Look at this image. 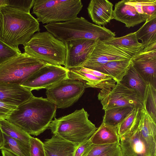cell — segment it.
<instances>
[{
  "label": "cell",
  "mask_w": 156,
  "mask_h": 156,
  "mask_svg": "<svg viewBox=\"0 0 156 156\" xmlns=\"http://www.w3.org/2000/svg\"><path fill=\"white\" fill-rule=\"evenodd\" d=\"M47 63L25 52L0 64V82L21 85Z\"/></svg>",
  "instance_id": "cell-7"
},
{
  "label": "cell",
  "mask_w": 156,
  "mask_h": 156,
  "mask_svg": "<svg viewBox=\"0 0 156 156\" xmlns=\"http://www.w3.org/2000/svg\"><path fill=\"white\" fill-rule=\"evenodd\" d=\"M30 156H46L43 142L39 139L31 137L30 140Z\"/></svg>",
  "instance_id": "cell-33"
},
{
  "label": "cell",
  "mask_w": 156,
  "mask_h": 156,
  "mask_svg": "<svg viewBox=\"0 0 156 156\" xmlns=\"http://www.w3.org/2000/svg\"><path fill=\"white\" fill-rule=\"evenodd\" d=\"M17 106L0 102V120L7 119Z\"/></svg>",
  "instance_id": "cell-36"
},
{
  "label": "cell",
  "mask_w": 156,
  "mask_h": 156,
  "mask_svg": "<svg viewBox=\"0 0 156 156\" xmlns=\"http://www.w3.org/2000/svg\"><path fill=\"white\" fill-rule=\"evenodd\" d=\"M86 88L82 82L68 78L46 88V98L57 108H65L77 101Z\"/></svg>",
  "instance_id": "cell-10"
},
{
  "label": "cell",
  "mask_w": 156,
  "mask_h": 156,
  "mask_svg": "<svg viewBox=\"0 0 156 156\" xmlns=\"http://www.w3.org/2000/svg\"><path fill=\"white\" fill-rule=\"evenodd\" d=\"M118 145L119 144H92L87 156H98Z\"/></svg>",
  "instance_id": "cell-34"
},
{
  "label": "cell",
  "mask_w": 156,
  "mask_h": 156,
  "mask_svg": "<svg viewBox=\"0 0 156 156\" xmlns=\"http://www.w3.org/2000/svg\"><path fill=\"white\" fill-rule=\"evenodd\" d=\"M156 88L148 83L146 91L144 108L156 122Z\"/></svg>",
  "instance_id": "cell-30"
},
{
  "label": "cell",
  "mask_w": 156,
  "mask_h": 156,
  "mask_svg": "<svg viewBox=\"0 0 156 156\" xmlns=\"http://www.w3.org/2000/svg\"><path fill=\"white\" fill-rule=\"evenodd\" d=\"M1 153L2 156H18L13 153L4 149H2Z\"/></svg>",
  "instance_id": "cell-38"
},
{
  "label": "cell",
  "mask_w": 156,
  "mask_h": 156,
  "mask_svg": "<svg viewBox=\"0 0 156 156\" xmlns=\"http://www.w3.org/2000/svg\"><path fill=\"white\" fill-rule=\"evenodd\" d=\"M98 98L104 111L125 106L144 108V102L140 98L133 90L120 82L116 83L112 87L101 90Z\"/></svg>",
  "instance_id": "cell-11"
},
{
  "label": "cell",
  "mask_w": 156,
  "mask_h": 156,
  "mask_svg": "<svg viewBox=\"0 0 156 156\" xmlns=\"http://www.w3.org/2000/svg\"><path fill=\"white\" fill-rule=\"evenodd\" d=\"M19 48L10 46L0 39V64L20 55Z\"/></svg>",
  "instance_id": "cell-31"
},
{
  "label": "cell",
  "mask_w": 156,
  "mask_h": 156,
  "mask_svg": "<svg viewBox=\"0 0 156 156\" xmlns=\"http://www.w3.org/2000/svg\"><path fill=\"white\" fill-rule=\"evenodd\" d=\"M139 108H134L118 125L116 130L119 138L135 130L138 127L141 114Z\"/></svg>",
  "instance_id": "cell-25"
},
{
  "label": "cell",
  "mask_w": 156,
  "mask_h": 156,
  "mask_svg": "<svg viewBox=\"0 0 156 156\" xmlns=\"http://www.w3.org/2000/svg\"><path fill=\"white\" fill-rule=\"evenodd\" d=\"M0 129L2 133L13 138L30 144L31 136L21 128L7 119L0 120Z\"/></svg>",
  "instance_id": "cell-27"
},
{
  "label": "cell",
  "mask_w": 156,
  "mask_h": 156,
  "mask_svg": "<svg viewBox=\"0 0 156 156\" xmlns=\"http://www.w3.org/2000/svg\"><path fill=\"white\" fill-rule=\"evenodd\" d=\"M56 109L46 98L34 96L17 106L7 120L30 135L37 136L48 128Z\"/></svg>",
  "instance_id": "cell-1"
},
{
  "label": "cell",
  "mask_w": 156,
  "mask_h": 156,
  "mask_svg": "<svg viewBox=\"0 0 156 156\" xmlns=\"http://www.w3.org/2000/svg\"><path fill=\"white\" fill-rule=\"evenodd\" d=\"M24 52L46 62L64 66L66 49L65 43L47 31L35 34L24 46Z\"/></svg>",
  "instance_id": "cell-5"
},
{
  "label": "cell",
  "mask_w": 156,
  "mask_h": 156,
  "mask_svg": "<svg viewBox=\"0 0 156 156\" xmlns=\"http://www.w3.org/2000/svg\"><path fill=\"white\" fill-rule=\"evenodd\" d=\"M43 144L46 156H73L77 145L55 135Z\"/></svg>",
  "instance_id": "cell-20"
},
{
  "label": "cell",
  "mask_w": 156,
  "mask_h": 156,
  "mask_svg": "<svg viewBox=\"0 0 156 156\" xmlns=\"http://www.w3.org/2000/svg\"><path fill=\"white\" fill-rule=\"evenodd\" d=\"M69 69L61 66L47 63L30 76L21 86L31 91L46 89L63 79L69 78Z\"/></svg>",
  "instance_id": "cell-12"
},
{
  "label": "cell",
  "mask_w": 156,
  "mask_h": 156,
  "mask_svg": "<svg viewBox=\"0 0 156 156\" xmlns=\"http://www.w3.org/2000/svg\"><path fill=\"white\" fill-rule=\"evenodd\" d=\"M4 145L2 149L8 150L18 156H30V144H27L3 133Z\"/></svg>",
  "instance_id": "cell-28"
},
{
  "label": "cell",
  "mask_w": 156,
  "mask_h": 156,
  "mask_svg": "<svg viewBox=\"0 0 156 156\" xmlns=\"http://www.w3.org/2000/svg\"><path fill=\"white\" fill-rule=\"evenodd\" d=\"M96 40L78 39L65 42L66 53L64 67L70 69L82 67L89 57Z\"/></svg>",
  "instance_id": "cell-13"
},
{
  "label": "cell",
  "mask_w": 156,
  "mask_h": 156,
  "mask_svg": "<svg viewBox=\"0 0 156 156\" xmlns=\"http://www.w3.org/2000/svg\"><path fill=\"white\" fill-rule=\"evenodd\" d=\"M156 15V0H122L115 3L113 19L128 28Z\"/></svg>",
  "instance_id": "cell-8"
},
{
  "label": "cell",
  "mask_w": 156,
  "mask_h": 156,
  "mask_svg": "<svg viewBox=\"0 0 156 156\" xmlns=\"http://www.w3.org/2000/svg\"><path fill=\"white\" fill-rule=\"evenodd\" d=\"M68 76L69 78L83 83L86 88L105 89L112 87L116 83L114 79L108 75L82 67L69 69Z\"/></svg>",
  "instance_id": "cell-15"
},
{
  "label": "cell",
  "mask_w": 156,
  "mask_h": 156,
  "mask_svg": "<svg viewBox=\"0 0 156 156\" xmlns=\"http://www.w3.org/2000/svg\"><path fill=\"white\" fill-rule=\"evenodd\" d=\"M128 88L133 90L144 102L147 83L132 64L120 82Z\"/></svg>",
  "instance_id": "cell-22"
},
{
  "label": "cell",
  "mask_w": 156,
  "mask_h": 156,
  "mask_svg": "<svg viewBox=\"0 0 156 156\" xmlns=\"http://www.w3.org/2000/svg\"><path fill=\"white\" fill-rule=\"evenodd\" d=\"M136 32L144 48L156 43V15L148 19Z\"/></svg>",
  "instance_id": "cell-24"
},
{
  "label": "cell",
  "mask_w": 156,
  "mask_h": 156,
  "mask_svg": "<svg viewBox=\"0 0 156 156\" xmlns=\"http://www.w3.org/2000/svg\"><path fill=\"white\" fill-rule=\"evenodd\" d=\"M131 60L144 80L156 88V43L144 48Z\"/></svg>",
  "instance_id": "cell-14"
},
{
  "label": "cell",
  "mask_w": 156,
  "mask_h": 156,
  "mask_svg": "<svg viewBox=\"0 0 156 156\" xmlns=\"http://www.w3.org/2000/svg\"><path fill=\"white\" fill-rule=\"evenodd\" d=\"M83 7L81 0H35L32 13L43 24L64 22L77 17Z\"/></svg>",
  "instance_id": "cell-6"
},
{
  "label": "cell",
  "mask_w": 156,
  "mask_h": 156,
  "mask_svg": "<svg viewBox=\"0 0 156 156\" xmlns=\"http://www.w3.org/2000/svg\"><path fill=\"white\" fill-rule=\"evenodd\" d=\"M4 143V138L3 134L0 129V150H1L3 147Z\"/></svg>",
  "instance_id": "cell-39"
},
{
  "label": "cell",
  "mask_w": 156,
  "mask_h": 156,
  "mask_svg": "<svg viewBox=\"0 0 156 156\" xmlns=\"http://www.w3.org/2000/svg\"><path fill=\"white\" fill-rule=\"evenodd\" d=\"M156 123L144 108L141 109L138 129L149 148L151 156H156Z\"/></svg>",
  "instance_id": "cell-19"
},
{
  "label": "cell",
  "mask_w": 156,
  "mask_h": 156,
  "mask_svg": "<svg viewBox=\"0 0 156 156\" xmlns=\"http://www.w3.org/2000/svg\"><path fill=\"white\" fill-rule=\"evenodd\" d=\"M34 96L31 91L21 85L0 82V102L17 106Z\"/></svg>",
  "instance_id": "cell-17"
},
{
  "label": "cell",
  "mask_w": 156,
  "mask_h": 156,
  "mask_svg": "<svg viewBox=\"0 0 156 156\" xmlns=\"http://www.w3.org/2000/svg\"><path fill=\"white\" fill-rule=\"evenodd\" d=\"M35 0H4V6H8L30 13Z\"/></svg>",
  "instance_id": "cell-32"
},
{
  "label": "cell",
  "mask_w": 156,
  "mask_h": 156,
  "mask_svg": "<svg viewBox=\"0 0 156 156\" xmlns=\"http://www.w3.org/2000/svg\"><path fill=\"white\" fill-rule=\"evenodd\" d=\"M83 108L58 118H55L48 128L53 135L77 145L89 140L98 128L88 119Z\"/></svg>",
  "instance_id": "cell-4"
},
{
  "label": "cell",
  "mask_w": 156,
  "mask_h": 156,
  "mask_svg": "<svg viewBox=\"0 0 156 156\" xmlns=\"http://www.w3.org/2000/svg\"><path fill=\"white\" fill-rule=\"evenodd\" d=\"M40 30L39 22L30 13L8 6L0 7V39L10 46H24Z\"/></svg>",
  "instance_id": "cell-2"
},
{
  "label": "cell",
  "mask_w": 156,
  "mask_h": 156,
  "mask_svg": "<svg viewBox=\"0 0 156 156\" xmlns=\"http://www.w3.org/2000/svg\"><path fill=\"white\" fill-rule=\"evenodd\" d=\"M133 108L125 106L110 108L105 111L102 122L116 128L118 125L133 110Z\"/></svg>",
  "instance_id": "cell-26"
},
{
  "label": "cell",
  "mask_w": 156,
  "mask_h": 156,
  "mask_svg": "<svg viewBox=\"0 0 156 156\" xmlns=\"http://www.w3.org/2000/svg\"><path fill=\"white\" fill-rule=\"evenodd\" d=\"M119 146L121 156H151L138 127L120 138Z\"/></svg>",
  "instance_id": "cell-16"
},
{
  "label": "cell",
  "mask_w": 156,
  "mask_h": 156,
  "mask_svg": "<svg viewBox=\"0 0 156 156\" xmlns=\"http://www.w3.org/2000/svg\"><path fill=\"white\" fill-rule=\"evenodd\" d=\"M94 144H119L120 138L116 128L105 124L103 122L90 138Z\"/></svg>",
  "instance_id": "cell-23"
},
{
  "label": "cell",
  "mask_w": 156,
  "mask_h": 156,
  "mask_svg": "<svg viewBox=\"0 0 156 156\" xmlns=\"http://www.w3.org/2000/svg\"><path fill=\"white\" fill-rule=\"evenodd\" d=\"M143 49L130 48L108 44L102 41L98 40L82 67L93 69L97 66L109 62L130 60Z\"/></svg>",
  "instance_id": "cell-9"
},
{
  "label": "cell",
  "mask_w": 156,
  "mask_h": 156,
  "mask_svg": "<svg viewBox=\"0 0 156 156\" xmlns=\"http://www.w3.org/2000/svg\"><path fill=\"white\" fill-rule=\"evenodd\" d=\"M113 4L108 0H91L87 8L92 21L99 26H104L113 19Z\"/></svg>",
  "instance_id": "cell-18"
},
{
  "label": "cell",
  "mask_w": 156,
  "mask_h": 156,
  "mask_svg": "<svg viewBox=\"0 0 156 156\" xmlns=\"http://www.w3.org/2000/svg\"><path fill=\"white\" fill-rule=\"evenodd\" d=\"M98 156H121L119 145H118Z\"/></svg>",
  "instance_id": "cell-37"
},
{
  "label": "cell",
  "mask_w": 156,
  "mask_h": 156,
  "mask_svg": "<svg viewBox=\"0 0 156 156\" xmlns=\"http://www.w3.org/2000/svg\"><path fill=\"white\" fill-rule=\"evenodd\" d=\"M102 41L108 44L130 48H144L141 43L138 41L135 32L131 33L122 37H115Z\"/></svg>",
  "instance_id": "cell-29"
},
{
  "label": "cell",
  "mask_w": 156,
  "mask_h": 156,
  "mask_svg": "<svg viewBox=\"0 0 156 156\" xmlns=\"http://www.w3.org/2000/svg\"><path fill=\"white\" fill-rule=\"evenodd\" d=\"M92 144L90 139L77 145L75 150L73 156H87Z\"/></svg>",
  "instance_id": "cell-35"
},
{
  "label": "cell",
  "mask_w": 156,
  "mask_h": 156,
  "mask_svg": "<svg viewBox=\"0 0 156 156\" xmlns=\"http://www.w3.org/2000/svg\"><path fill=\"white\" fill-rule=\"evenodd\" d=\"M43 26L64 43L78 39L104 41L116 36L115 32L104 26L93 23L83 17L64 22L49 23Z\"/></svg>",
  "instance_id": "cell-3"
},
{
  "label": "cell",
  "mask_w": 156,
  "mask_h": 156,
  "mask_svg": "<svg viewBox=\"0 0 156 156\" xmlns=\"http://www.w3.org/2000/svg\"><path fill=\"white\" fill-rule=\"evenodd\" d=\"M132 64L131 59L112 61L97 66L93 69L112 76L117 83L122 80Z\"/></svg>",
  "instance_id": "cell-21"
}]
</instances>
